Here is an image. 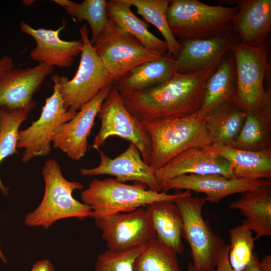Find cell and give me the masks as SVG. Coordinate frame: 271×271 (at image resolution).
<instances>
[{"instance_id": "cell-19", "label": "cell", "mask_w": 271, "mask_h": 271, "mask_svg": "<svg viewBox=\"0 0 271 271\" xmlns=\"http://www.w3.org/2000/svg\"><path fill=\"white\" fill-rule=\"evenodd\" d=\"M20 27L22 32L35 40L36 46L31 51L30 56L40 63L52 67H69L82 52L81 40L68 41L60 38V33L64 29L65 24L57 30L34 29L24 21Z\"/></svg>"}, {"instance_id": "cell-40", "label": "cell", "mask_w": 271, "mask_h": 271, "mask_svg": "<svg viewBox=\"0 0 271 271\" xmlns=\"http://www.w3.org/2000/svg\"><path fill=\"white\" fill-rule=\"evenodd\" d=\"M0 258L2 260L3 262L4 263H6L7 262V259L6 257L5 256L4 254L2 252V251L1 248V245H0Z\"/></svg>"}, {"instance_id": "cell-36", "label": "cell", "mask_w": 271, "mask_h": 271, "mask_svg": "<svg viewBox=\"0 0 271 271\" xmlns=\"http://www.w3.org/2000/svg\"><path fill=\"white\" fill-rule=\"evenodd\" d=\"M30 271H55V269L49 260L44 259L34 263Z\"/></svg>"}, {"instance_id": "cell-29", "label": "cell", "mask_w": 271, "mask_h": 271, "mask_svg": "<svg viewBox=\"0 0 271 271\" xmlns=\"http://www.w3.org/2000/svg\"><path fill=\"white\" fill-rule=\"evenodd\" d=\"M78 22L86 21L91 31L90 43L93 45L104 32L108 23L107 1L84 0L76 3L69 0H54Z\"/></svg>"}, {"instance_id": "cell-20", "label": "cell", "mask_w": 271, "mask_h": 271, "mask_svg": "<svg viewBox=\"0 0 271 271\" xmlns=\"http://www.w3.org/2000/svg\"><path fill=\"white\" fill-rule=\"evenodd\" d=\"M232 32L238 41L246 45L261 43L271 30V0H241Z\"/></svg>"}, {"instance_id": "cell-13", "label": "cell", "mask_w": 271, "mask_h": 271, "mask_svg": "<svg viewBox=\"0 0 271 271\" xmlns=\"http://www.w3.org/2000/svg\"><path fill=\"white\" fill-rule=\"evenodd\" d=\"M112 84L103 88L71 119L56 128L52 137L54 148L59 149L72 160H79L85 156L88 151V138L95 124L96 116Z\"/></svg>"}, {"instance_id": "cell-8", "label": "cell", "mask_w": 271, "mask_h": 271, "mask_svg": "<svg viewBox=\"0 0 271 271\" xmlns=\"http://www.w3.org/2000/svg\"><path fill=\"white\" fill-rule=\"evenodd\" d=\"M101 126L91 147L99 150L110 137L128 141L138 149L144 161L150 165L152 152L151 138L143 123L128 111L120 93L112 84L97 115Z\"/></svg>"}, {"instance_id": "cell-23", "label": "cell", "mask_w": 271, "mask_h": 271, "mask_svg": "<svg viewBox=\"0 0 271 271\" xmlns=\"http://www.w3.org/2000/svg\"><path fill=\"white\" fill-rule=\"evenodd\" d=\"M229 207L245 217L242 224L255 232V240L271 235V186L242 193Z\"/></svg>"}, {"instance_id": "cell-27", "label": "cell", "mask_w": 271, "mask_h": 271, "mask_svg": "<svg viewBox=\"0 0 271 271\" xmlns=\"http://www.w3.org/2000/svg\"><path fill=\"white\" fill-rule=\"evenodd\" d=\"M131 5L126 0L107 1L108 19L118 28L138 39L147 49L161 55L168 52L166 42L150 32L149 26L131 11Z\"/></svg>"}, {"instance_id": "cell-22", "label": "cell", "mask_w": 271, "mask_h": 271, "mask_svg": "<svg viewBox=\"0 0 271 271\" xmlns=\"http://www.w3.org/2000/svg\"><path fill=\"white\" fill-rule=\"evenodd\" d=\"M176 73L175 58L167 53L135 67L113 84L120 94L140 92L164 83Z\"/></svg>"}, {"instance_id": "cell-35", "label": "cell", "mask_w": 271, "mask_h": 271, "mask_svg": "<svg viewBox=\"0 0 271 271\" xmlns=\"http://www.w3.org/2000/svg\"><path fill=\"white\" fill-rule=\"evenodd\" d=\"M228 252L229 244H227L220 254L216 268L213 271H234L229 262Z\"/></svg>"}, {"instance_id": "cell-37", "label": "cell", "mask_w": 271, "mask_h": 271, "mask_svg": "<svg viewBox=\"0 0 271 271\" xmlns=\"http://www.w3.org/2000/svg\"><path fill=\"white\" fill-rule=\"evenodd\" d=\"M13 60L12 57L4 56L0 59V77L9 70L13 68Z\"/></svg>"}, {"instance_id": "cell-34", "label": "cell", "mask_w": 271, "mask_h": 271, "mask_svg": "<svg viewBox=\"0 0 271 271\" xmlns=\"http://www.w3.org/2000/svg\"><path fill=\"white\" fill-rule=\"evenodd\" d=\"M145 245L121 251L106 250L98 255L94 271H133L135 259Z\"/></svg>"}, {"instance_id": "cell-33", "label": "cell", "mask_w": 271, "mask_h": 271, "mask_svg": "<svg viewBox=\"0 0 271 271\" xmlns=\"http://www.w3.org/2000/svg\"><path fill=\"white\" fill-rule=\"evenodd\" d=\"M228 257L234 271H241L250 261L255 247L252 231L243 224L231 228L229 232Z\"/></svg>"}, {"instance_id": "cell-6", "label": "cell", "mask_w": 271, "mask_h": 271, "mask_svg": "<svg viewBox=\"0 0 271 271\" xmlns=\"http://www.w3.org/2000/svg\"><path fill=\"white\" fill-rule=\"evenodd\" d=\"M207 202L206 196L193 197L189 190L182 192L174 201L183 219V238L190 247L192 271H213L227 245L203 217L202 208Z\"/></svg>"}, {"instance_id": "cell-26", "label": "cell", "mask_w": 271, "mask_h": 271, "mask_svg": "<svg viewBox=\"0 0 271 271\" xmlns=\"http://www.w3.org/2000/svg\"><path fill=\"white\" fill-rule=\"evenodd\" d=\"M236 93L235 61L230 50L207 80L199 110L207 115L222 104L235 99Z\"/></svg>"}, {"instance_id": "cell-28", "label": "cell", "mask_w": 271, "mask_h": 271, "mask_svg": "<svg viewBox=\"0 0 271 271\" xmlns=\"http://www.w3.org/2000/svg\"><path fill=\"white\" fill-rule=\"evenodd\" d=\"M245 109L234 99L206 115L205 125L212 145L230 146L242 127Z\"/></svg>"}, {"instance_id": "cell-16", "label": "cell", "mask_w": 271, "mask_h": 271, "mask_svg": "<svg viewBox=\"0 0 271 271\" xmlns=\"http://www.w3.org/2000/svg\"><path fill=\"white\" fill-rule=\"evenodd\" d=\"M100 163L96 167L81 168L79 174L83 176L108 175L115 177L120 182H139L148 189L162 192L157 181L155 170L143 160L138 148L130 143L127 149L115 158H110L104 152L99 150Z\"/></svg>"}, {"instance_id": "cell-21", "label": "cell", "mask_w": 271, "mask_h": 271, "mask_svg": "<svg viewBox=\"0 0 271 271\" xmlns=\"http://www.w3.org/2000/svg\"><path fill=\"white\" fill-rule=\"evenodd\" d=\"M245 118L237 137L230 147L260 151L271 149V91H266L262 104L245 109Z\"/></svg>"}, {"instance_id": "cell-25", "label": "cell", "mask_w": 271, "mask_h": 271, "mask_svg": "<svg viewBox=\"0 0 271 271\" xmlns=\"http://www.w3.org/2000/svg\"><path fill=\"white\" fill-rule=\"evenodd\" d=\"M155 232L156 238L173 253L184 252L182 239L183 222L181 212L171 201L155 202L146 206Z\"/></svg>"}, {"instance_id": "cell-11", "label": "cell", "mask_w": 271, "mask_h": 271, "mask_svg": "<svg viewBox=\"0 0 271 271\" xmlns=\"http://www.w3.org/2000/svg\"><path fill=\"white\" fill-rule=\"evenodd\" d=\"M268 43L254 45L239 41L230 49L234 57L236 75L235 99L244 109L260 106L266 90L263 82L268 68Z\"/></svg>"}, {"instance_id": "cell-4", "label": "cell", "mask_w": 271, "mask_h": 271, "mask_svg": "<svg viewBox=\"0 0 271 271\" xmlns=\"http://www.w3.org/2000/svg\"><path fill=\"white\" fill-rule=\"evenodd\" d=\"M206 118L199 110L185 117L143 123L152 143L150 166L157 170L191 147L211 146Z\"/></svg>"}, {"instance_id": "cell-3", "label": "cell", "mask_w": 271, "mask_h": 271, "mask_svg": "<svg viewBox=\"0 0 271 271\" xmlns=\"http://www.w3.org/2000/svg\"><path fill=\"white\" fill-rule=\"evenodd\" d=\"M239 9L210 6L198 0H172L167 10L169 28L175 37L183 40L208 39L232 32Z\"/></svg>"}, {"instance_id": "cell-42", "label": "cell", "mask_w": 271, "mask_h": 271, "mask_svg": "<svg viewBox=\"0 0 271 271\" xmlns=\"http://www.w3.org/2000/svg\"><path fill=\"white\" fill-rule=\"evenodd\" d=\"M187 271H192V264L191 262H189Z\"/></svg>"}, {"instance_id": "cell-7", "label": "cell", "mask_w": 271, "mask_h": 271, "mask_svg": "<svg viewBox=\"0 0 271 271\" xmlns=\"http://www.w3.org/2000/svg\"><path fill=\"white\" fill-rule=\"evenodd\" d=\"M83 43L77 71L71 79L59 76L60 92L64 107L77 112L103 88L114 83L90 42L87 25L80 28Z\"/></svg>"}, {"instance_id": "cell-9", "label": "cell", "mask_w": 271, "mask_h": 271, "mask_svg": "<svg viewBox=\"0 0 271 271\" xmlns=\"http://www.w3.org/2000/svg\"><path fill=\"white\" fill-rule=\"evenodd\" d=\"M92 46L114 82L135 67L163 55L147 49L109 19L106 28Z\"/></svg>"}, {"instance_id": "cell-32", "label": "cell", "mask_w": 271, "mask_h": 271, "mask_svg": "<svg viewBox=\"0 0 271 271\" xmlns=\"http://www.w3.org/2000/svg\"><path fill=\"white\" fill-rule=\"evenodd\" d=\"M133 271H183L177 255L171 252L156 238L149 241L135 259Z\"/></svg>"}, {"instance_id": "cell-39", "label": "cell", "mask_w": 271, "mask_h": 271, "mask_svg": "<svg viewBox=\"0 0 271 271\" xmlns=\"http://www.w3.org/2000/svg\"><path fill=\"white\" fill-rule=\"evenodd\" d=\"M258 266L260 271H271V255L264 256L259 261Z\"/></svg>"}, {"instance_id": "cell-14", "label": "cell", "mask_w": 271, "mask_h": 271, "mask_svg": "<svg viewBox=\"0 0 271 271\" xmlns=\"http://www.w3.org/2000/svg\"><path fill=\"white\" fill-rule=\"evenodd\" d=\"M53 67L40 63L33 67L12 68L0 77V108L26 110L36 106L33 95L39 91Z\"/></svg>"}, {"instance_id": "cell-2", "label": "cell", "mask_w": 271, "mask_h": 271, "mask_svg": "<svg viewBox=\"0 0 271 271\" xmlns=\"http://www.w3.org/2000/svg\"><path fill=\"white\" fill-rule=\"evenodd\" d=\"M42 174L45 183L44 196L39 205L25 215L24 224L27 226H40L47 229L62 219L82 220L91 217L90 207L72 195L74 190L82 189L83 185L67 180L55 159H49L45 162Z\"/></svg>"}, {"instance_id": "cell-38", "label": "cell", "mask_w": 271, "mask_h": 271, "mask_svg": "<svg viewBox=\"0 0 271 271\" xmlns=\"http://www.w3.org/2000/svg\"><path fill=\"white\" fill-rule=\"evenodd\" d=\"M259 261L257 254L254 252L249 263L241 271H260L258 266Z\"/></svg>"}, {"instance_id": "cell-18", "label": "cell", "mask_w": 271, "mask_h": 271, "mask_svg": "<svg viewBox=\"0 0 271 271\" xmlns=\"http://www.w3.org/2000/svg\"><path fill=\"white\" fill-rule=\"evenodd\" d=\"M237 41L233 32L208 39L181 40L182 47L175 58L176 72L193 73L217 65Z\"/></svg>"}, {"instance_id": "cell-43", "label": "cell", "mask_w": 271, "mask_h": 271, "mask_svg": "<svg viewBox=\"0 0 271 271\" xmlns=\"http://www.w3.org/2000/svg\"><path fill=\"white\" fill-rule=\"evenodd\" d=\"M1 125H2V122H1V119H0V130H1Z\"/></svg>"}, {"instance_id": "cell-10", "label": "cell", "mask_w": 271, "mask_h": 271, "mask_svg": "<svg viewBox=\"0 0 271 271\" xmlns=\"http://www.w3.org/2000/svg\"><path fill=\"white\" fill-rule=\"evenodd\" d=\"M59 76L56 73L51 77L54 83L53 92L46 98L39 118L27 128L19 131L17 148L25 150L23 163L37 157L49 155L52 150L51 144L54 131L61 124L71 119L77 112L64 107Z\"/></svg>"}, {"instance_id": "cell-15", "label": "cell", "mask_w": 271, "mask_h": 271, "mask_svg": "<svg viewBox=\"0 0 271 271\" xmlns=\"http://www.w3.org/2000/svg\"><path fill=\"white\" fill-rule=\"evenodd\" d=\"M268 186H271L270 180L228 179L219 174H187L174 178L161 184L160 187L166 193L171 189H184L204 193L207 201L217 203L231 194Z\"/></svg>"}, {"instance_id": "cell-31", "label": "cell", "mask_w": 271, "mask_h": 271, "mask_svg": "<svg viewBox=\"0 0 271 271\" xmlns=\"http://www.w3.org/2000/svg\"><path fill=\"white\" fill-rule=\"evenodd\" d=\"M29 112L23 109L13 110L0 108L2 122L0 130V164L5 159L17 152L19 128L27 119ZM0 190L4 196L9 195V189L0 178Z\"/></svg>"}, {"instance_id": "cell-12", "label": "cell", "mask_w": 271, "mask_h": 271, "mask_svg": "<svg viewBox=\"0 0 271 271\" xmlns=\"http://www.w3.org/2000/svg\"><path fill=\"white\" fill-rule=\"evenodd\" d=\"M95 222L102 232L108 250L112 251L145 245L156 237L149 213L144 207L95 218Z\"/></svg>"}, {"instance_id": "cell-17", "label": "cell", "mask_w": 271, "mask_h": 271, "mask_svg": "<svg viewBox=\"0 0 271 271\" xmlns=\"http://www.w3.org/2000/svg\"><path fill=\"white\" fill-rule=\"evenodd\" d=\"M155 172L160 186L174 178L187 174H219L228 179L236 178L225 159L208 148L200 146L185 150Z\"/></svg>"}, {"instance_id": "cell-24", "label": "cell", "mask_w": 271, "mask_h": 271, "mask_svg": "<svg viewBox=\"0 0 271 271\" xmlns=\"http://www.w3.org/2000/svg\"><path fill=\"white\" fill-rule=\"evenodd\" d=\"M208 148L229 163L236 178L270 180L271 149L252 151L218 145Z\"/></svg>"}, {"instance_id": "cell-5", "label": "cell", "mask_w": 271, "mask_h": 271, "mask_svg": "<svg viewBox=\"0 0 271 271\" xmlns=\"http://www.w3.org/2000/svg\"><path fill=\"white\" fill-rule=\"evenodd\" d=\"M173 194L149 189L144 184H127L108 178L92 180L80 194L82 202L91 210V217H104L119 212H129L155 202L174 201L182 193Z\"/></svg>"}, {"instance_id": "cell-1", "label": "cell", "mask_w": 271, "mask_h": 271, "mask_svg": "<svg viewBox=\"0 0 271 271\" xmlns=\"http://www.w3.org/2000/svg\"><path fill=\"white\" fill-rule=\"evenodd\" d=\"M217 65L193 73L176 72L153 88L120 94L128 111L142 123L190 115L200 109L206 82Z\"/></svg>"}, {"instance_id": "cell-41", "label": "cell", "mask_w": 271, "mask_h": 271, "mask_svg": "<svg viewBox=\"0 0 271 271\" xmlns=\"http://www.w3.org/2000/svg\"><path fill=\"white\" fill-rule=\"evenodd\" d=\"M23 3L26 6H30L33 4L34 1H23Z\"/></svg>"}, {"instance_id": "cell-30", "label": "cell", "mask_w": 271, "mask_h": 271, "mask_svg": "<svg viewBox=\"0 0 271 271\" xmlns=\"http://www.w3.org/2000/svg\"><path fill=\"white\" fill-rule=\"evenodd\" d=\"M145 20L156 27L165 39L168 53L175 58L178 56L181 45L172 33L167 20L170 0H126Z\"/></svg>"}]
</instances>
